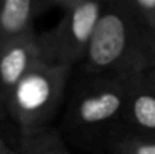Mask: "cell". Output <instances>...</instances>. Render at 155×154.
<instances>
[{"instance_id":"obj_9","label":"cell","mask_w":155,"mask_h":154,"mask_svg":"<svg viewBox=\"0 0 155 154\" xmlns=\"http://www.w3.org/2000/svg\"><path fill=\"white\" fill-rule=\"evenodd\" d=\"M20 154H69L62 138L53 128L21 136Z\"/></svg>"},{"instance_id":"obj_10","label":"cell","mask_w":155,"mask_h":154,"mask_svg":"<svg viewBox=\"0 0 155 154\" xmlns=\"http://www.w3.org/2000/svg\"><path fill=\"white\" fill-rule=\"evenodd\" d=\"M127 5L146 27L155 32V0H127Z\"/></svg>"},{"instance_id":"obj_12","label":"cell","mask_w":155,"mask_h":154,"mask_svg":"<svg viewBox=\"0 0 155 154\" xmlns=\"http://www.w3.org/2000/svg\"><path fill=\"white\" fill-rule=\"evenodd\" d=\"M6 119H9V118H8V112H6V106H5L3 100L0 98V125H2Z\"/></svg>"},{"instance_id":"obj_8","label":"cell","mask_w":155,"mask_h":154,"mask_svg":"<svg viewBox=\"0 0 155 154\" xmlns=\"http://www.w3.org/2000/svg\"><path fill=\"white\" fill-rule=\"evenodd\" d=\"M105 144L110 154H155V139L139 136L122 128H114L107 135Z\"/></svg>"},{"instance_id":"obj_11","label":"cell","mask_w":155,"mask_h":154,"mask_svg":"<svg viewBox=\"0 0 155 154\" xmlns=\"http://www.w3.org/2000/svg\"><path fill=\"white\" fill-rule=\"evenodd\" d=\"M20 145H21V135L18 132L9 135L0 130V154H20Z\"/></svg>"},{"instance_id":"obj_3","label":"cell","mask_w":155,"mask_h":154,"mask_svg":"<svg viewBox=\"0 0 155 154\" xmlns=\"http://www.w3.org/2000/svg\"><path fill=\"white\" fill-rule=\"evenodd\" d=\"M105 2L98 0H59L62 9L59 23L42 35H36L38 59L51 67L72 68L84 59L87 46Z\"/></svg>"},{"instance_id":"obj_5","label":"cell","mask_w":155,"mask_h":154,"mask_svg":"<svg viewBox=\"0 0 155 154\" xmlns=\"http://www.w3.org/2000/svg\"><path fill=\"white\" fill-rule=\"evenodd\" d=\"M117 128L155 139V76L154 70L139 77L130 92Z\"/></svg>"},{"instance_id":"obj_1","label":"cell","mask_w":155,"mask_h":154,"mask_svg":"<svg viewBox=\"0 0 155 154\" xmlns=\"http://www.w3.org/2000/svg\"><path fill=\"white\" fill-rule=\"evenodd\" d=\"M84 77L133 80L155 70V32L127 0H105L84 54Z\"/></svg>"},{"instance_id":"obj_13","label":"cell","mask_w":155,"mask_h":154,"mask_svg":"<svg viewBox=\"0 0 155 154\" xmlns=\"http://www.w3.org/2000/svg\"><path fill=\"white\" fill-rule=\"evenodd\" d=\"M154 76H155V70H154Z\"/></svg>"},{"instance_id":"obj_7","label":"cell","mask_w":155,"mask_h":154,"mask_svg":"<svg viewBox=\"0 0 155 154\" xmlns=\"http://www.w3.org/2000/svg\"><path fill=\"white\" fill-rule=\"evenodd\" d=\"M38 62L36 35L0 47V98L5 104L18 83Z\"/></svg>"},{"instance_id":"obj_2","label":"cell","mask_w":155,"mask_h":154,"mask_svg":"<svg viewBox=\"0 0 155 154\" xmlns=\"http://www.w3.org/2000/svg\"><path fill=\"white\" fill-rule=\"evenodd\" d=\"M69 73L71 68L38 62L18 83L5 106L21 136L51 128L50 124L65 98Z\"/></svg>"},{"instance_id":"obj_6","label":"cell","mask_w":155,"mask_h":154,"mask_svg":"<svg viewBox=\"0 0 155 154\" xmlns=\"http://www.w3.org/2000/svg\"><path fill=\"white\" fill-rule=\"evenodd\" d=\"M48 5V0H0V47L33 38L35 20Z\"/></svg>"},{"instance_id":"obj_4","label":"cell","mask_w":155,"mask_h":154,"mask_svg":"<svg viewBox=\"0 0 155 154\" xmlns=\"http://www.w3.org/2000/svg\"><path fill=\"white\" fill-rule=\"evenodd\" d=\"M137 79L103 80L84 77L68 107L66 125L80 135L98 132L110 135L120 125L130 92Z\"/></svg>"}]
</instances>
